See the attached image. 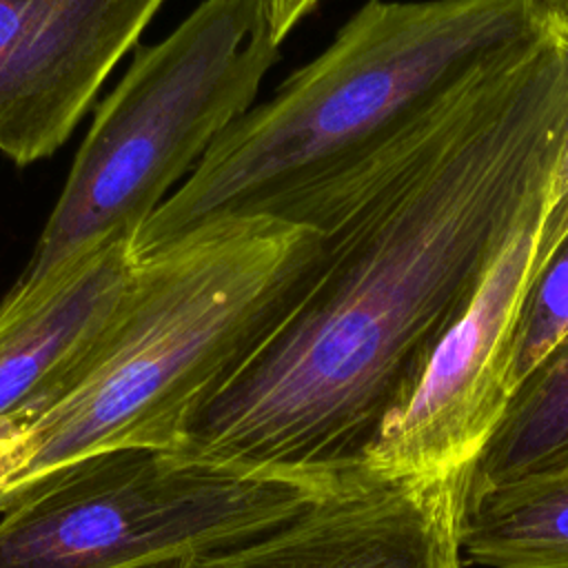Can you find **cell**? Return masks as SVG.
<instances>
[{
	"mask_svg": "<svg viewBox=\"0 0 568 568\" xmlns=\"http://www.w3.org/2000/svg\"><path fill=\"white\" fill-rule=\"evenodd\" d=\"M568 178V38L477 67L371 166L317 275L175 448L244 473L366 466L526 217Z\"/></svg>",
	"mask_w": 568,
	"mask_h": 568,
	"instance_id": "6da1fadb",
	"label": "cell"
},
{
	"mask_svg": "<svg viewBox=\"0 0 568 568\" xmlns=\"http://www.w3.org/2000/svg\"><path fill=\"white\" fill-rule=\"evenodd\" d=\"M535 0H368L142 224L146 255L226 220L324 231L364 173L477 67L539 36Z\"/></svg>",
	"mask_w": 568,
	"mask_h": 568,
	"instance_id": "7a4b0ae2",
	"label": "cell"
},
{
	"mask_svg": "<svg viewBox=\"0 0 568 568\" xmlns=\"http://www.w3.org/2000/svg\"><path fill=\"white\" fill-rule=\"evenodd\" d=\"M322 233L226 220L133 255L122 308L71 388L24 433L0 513L31 484L118 446H173L311 288Z\"/></svg>",
	"mask_w": 568,
	"mask_h": 568,
	"instance_id": "3957f363",
	"label": "cell"
},
{
	"mask_svg": "<svg viewBox=\"0 0 568 568\" xmlns=\"http://www.w3.org/2000/svg\"><path fill=\"white\" fill-rule=\"evenodd\" d=\"M280 60L266 0H202L164 40L138 47L100 102L18 282H36L142 224L242 118Z\"/></svg>",
	"mask_w": 568,
	"mask_h": 568,
	"instance_id": "277c9868",
	"label": "cell"
},
{
	"mask_svg": "<svg viewBox=\"0 0 568 568\" xmlns=\"http://www.w3.org/2000/svg\"><path fill=\"white\" fill-rule=\"evenodd\" d=\"M331 479L233 470L173 446L104 448L55 468L2 510L0 568L193 559L286 521Z\"/></svg>",
	"mask_w": 568,
	"mask_h": 568,
	"instance_id": "5b68a950",
	"label": "cell"
},
{
	"mask_svg": "<svg viewBox=\"0 0 568 568\" xmlns=\"http://www.w3.org/2000/svg\"><path fill=\"white\" fill-rule=\"evenodd\" d=\"M566 235L568 178L517 229L368 466L393 473L468 468L515 388L526 306Z\"/></svg>",
	"mask_w": 568,
	"mask_h": 568,
	"instance_id": "8992f818",
	"label": "cell"
},
{
	"mask_svg": "<svg viewBox=\"0 0 568 568\" xmlns=\"http://www.w3.org/2000/svg\"><path fill=\"white\" fill-rule=\"evenodd\" d=\"M466 468L333 477L286 521L184 568H464Z\"/></svg>",
	"mask_w": 568,
	"mask_h": 568,
	"instance_id": "52a82bcc",
	"label": "cell"
},
{
	"mask_svg": "<svg viewBox=\"0 0 568 568\" xmlns=\"http://www.w3.org/2000/svg\"><path fill=\"white\" fill-rule=\"evenodd\" d=\"M164 0H0V155H53Z\"/></svg>",
	"mask_w": 568,
	"mask_h": 568,
	"instance_id": "ba28073f",
	"label": "cell"
},
{
	"mask_svg": "<svg viewBox=\"0 0 568 568\" xmlns=\"http://www.w3.org/2000/svg\"><path fill=\"white\" fill-rule=\"evenodd\" d=\"M133 268L131 242H111L0 302V442L27 433L71 388L111 331Z\"/></svg>",
	"mask_w": 568,
	"mask_h": 568,
	"instance_id": "9c48e42d",
	"label": "cell"
},
{
	"mask_svg": "<svg viewBox=\"0 0 568 568\" xmlns=\"http://www.w3.org/2000/svg\"><path fill=\"white\" fill-rule=\"evenodd\" d=\"M459 535L486 568H568V468L464 493Z\"/></svg>",
	"mask_w": 568,
	"mask_h": 568,
	"instance_id": "30bf717a",
	"label": "cell"
},
{
	"mask_svg": "<svg viewBox=\"0 0 568 568\" xmlns=\"http://www.w3.org/2000/svg\"><path fill=\"white\" fill-rule=\"evenodd\" d=\"M568 468V335L513 388L466 468V495Z\"/></svg>",
	"mask_w": 568,
	"mask_h": 568,
	"instance_id": "8fae6325",
	"label": "cell"
},
{
	"mask_svg": "<svg viewBox=\"0 0 568 568\" xmlns=\"http://www.w3.org/2000/svg\"><path fill=\"white\" fill-rule=\"evenodd\" d=\"M568 335V235L544 266L521 324V339L515 366L517 382Z\"/></svg>",
	"mask_w": 568,
	"mask_h": 568,
	"instance_id": "7c38bea8",
	"label": "cell"
},
{
	"mask_svg": "<svg viewBox=\"0 0 568 568\" xmlns=\"http://www.w3.org/2000/svg\"><path fill=\"white\" fill-rule=\"evenodd\" d=\"M317 0H266V11L275 40H282L297 27V22L313 11Z\"/></svg>",
	"mask_w": 568,
	"mask_h": 568,
	"instance_id": "4fadbf2b",
	"label": "cell"
},
{
	"mask_svg": "<svg viewBox=\"0 0 568 568\" xmlns=\"http://www.w3.org/2000/svg\"><path fill=\"white\" fill-rule=\"evenodd\" d=\"M24 462V433L0 442V490Z\"/></svg>",
	"mask_w": 568,
	"mask_h": 568,
	"instance_id": "5bb4252c",
	"label": "cell"
},
{
	"mask_svg": "<svg viewBox=\"0 0 568 568\" xmlns=\"http://www.w3.org/2000/svg\"><path fill=\"white\" fill-rule=\"evenodd\" d=\"M541 20L568 38V0H535Z\"/></svg>",
	"mask_w": 568,
	"mask_h": 568,
	"instance_id": "9a60e30c",
	"label": "cell"
},
{
	"mask_svg": "<svg viewBox=\"0 0 568 568\" xmlns=\"http://www.w3.org/2000/svg\"><path fill=\"white\" fill-rule=\"evenodd\" d=\"M189 559H178V561H164V564H153V566H142V568H184Z\"/></svg>",
	"mask_w": 568,
	"mask_h": 568,
	"instance_id": "2e32d148",
	"label": "cell"
}]
</instances>
